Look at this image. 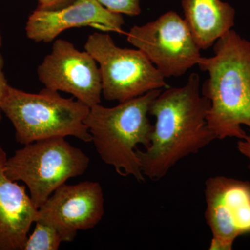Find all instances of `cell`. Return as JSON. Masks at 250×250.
<instances>
[{"instance_id":"cell-1","label":"cell","mask_w":250,"mask_h":250,"mask_svg":"<svg viewBox=\"0 0 250 250\" xmlns=\"http://www.w3.org/2000/svg\"><path fill=\"white\" fill-rule=\"evenodd\" d=\"M209 108L195 72L184 86L161 92L149 108V115L156 118L150 146L145 151L136 149L145 177L159 180L179 161L216 139L207 123Z\"/></svg>"},{"instance_id":"cell-2","label":"cell","mask_w":250,"mask_h":250,"mask_svg":"<svg viewBox=\"0 0 250 250\" xmlns=\"http://www.w3.org/2000/svg\"><path fill=\"white\" fill-rule=\"evenodd\" d=\"M214 56L201 57L197 65L208 73L201 87L210 102L208 126L216 139L247 136L250 129V41L231 29L215 41Z\"/></svg>"},{"instance_id":"cell-3","label":"cell","mask_w":250,"mask_h":250,"mask_svg":"<svg viewBox=\"0 0 250 250\" xmlns=\"http://www.w3.org/2000/svg\"><path fill=\"white\" fill-rule=\"evenodd\" d=\"M161 89L120 103L114 107L100 104L90 108L85 124L100 159L123 177L131 176L139 182L146 177L141 170L136 149L150 146L154 125L149 108Z\"/></svg>"},{"instance_id":"cell-4","label":"cell","mask_w":250,"mask_h":250,"mask_svg":"<svg viewBox=\"0 0 250 250\" xmlns=\"http://www.w3.org/2000/svg\"><path fill=\"white\" fill-rule=\"evenodd\" d=\"M1 110L14 126L16 141L23 146L67 136L92 141L85 124L89 106L75 98H62L58 91L45 88L30 93L9 85Z\"/></svg>"},{"instance_id":"cell-5","label":"cell","mask_w":250,"mask_h":250,"mask_svg":"<svg viewBox=\"0 0 250 250\" xmlns=\"http://www.w3.org/2000/svg\"><path fill=\"white\" fill-rule=\"evenodd\" d=\"M90 159L65 138L40 140L25 145L7 159L6 173L15 182H24L39 208L68 179L85 173Z\"/></svg>"},{"instance_id":"cell-6","label":"cell","mask_w":250,"mask_h":250,"mask_svg":"<svg viewBox=\"0 0 250 250\" xmlns=\"http://www.w3.org/2000/svg\"><path fill=\"white\" fill-rule=\"evenodd\" d=\"M100 65L103 95L123 103L166 86L165 77L139 49L121 48L106 32H94L84 45Z\"/></svg>"},{"instance_id":"cell-7","label":"cell","mask_w":250,"mask_h":250,"mask_svg":"<svg viewBox=\"0 0 250 250\" xmlns=\"http://www.w3.org/2000/svg\"><path fill=\"white\" fill-rule=\"evenodd\" d=\"M127 41L165 78L182 76L202 57L187 22L174 11L144 25L134 26L127 33Z\"/></svg>"},{"instance_id":"cell-8","label":"cell","mask_w":250,"mask_h":250,"mask_svg":"<svg viewBox=\"0 0 250 250\" xmlns=\"http://www.w3.org/2000/svg\"><path fill=\"white\" fill-rule=\"evenodd\" d=\"M205 195V220L212 233L209 250H232L238 237L250 233V182L210 177Z\"/></svg>"},{"instance_id":"cell-9","label":"cell","mask_w":250,"mask_h":250,"mask_svg":"<svg viewBox=\"0 0 250 250\" xmlns=\"http://www.w3.org/2000/svg\"><path fill=\"white\" fill-rule=\"evenodd\" d=\"M37 74L45 88L71 94L90 108L101 103L103 84L96 61L70 41H54L52 52L38 67Z\"/></svg>"},{"instance_id":"cell-10","label":"cell","mask_w":250,"mask_h":250,"mask_svg":"<svg viewBox=\"0 0 250 250\" xmlns=\"http://www.w3.org/2000/svg\"><path fill=\"white\" fill-rule=\"evenodd\" d=\"M104 211L101 185L98 182L85 181L58 188L38 208L36 221L53 227L62 242L70 243L79 231L96 227Z\"/></svg>"},{"instance_id":"cell-11","label":"cell","mask_w":250,"mask_h":250,"mask_svg":"<svg viewBox=\"0 0 250 250\" xmlns=\"http://www.w3.org/2000/svg\"><path fill=\"white\" fill-rule=\"evenodd\" d=\"M122 14L108 11L97 0H76L56 11L35 10L28 18L25 31L36 42H52L62 31L75 27H91L103 32H123Z\"/></svg>"},{"instance_id":"cell-12","label":"cell","mask_w":250,"mask_h":250,"mask_svg":"<svg viewBox=\"0 0 250 250\" xmlns=\"http://www.w3.org/2000/svg\"><path fill=\"white\" fill-rule=\"evenodd\" d=\"M7 159L0 147V250H23L38 209L25 187L6 174Z\"/></svg>"},{"instance_id":"cell-13","label":"cell","mask_w":250,"mask_h":250,"mask_svg":"<svg viewBox=\"0 0 250 250\" xmlns=\"http://www.w3.org/2000/svg\"><path fill=\"white\" fill-rule=\"evenodd\" d=\"M182 7L184 20L201 49L214 45L234 26L235 9L220 0H183Z\"/></svg>"},{"instance_id":"cell-14","label":"cell","mask_w":250,"mask_h":250,"mask_svg":"<svg viewBox=\"0 0 250 250\" xmlns=\"http://www.w3.org/2000/svg\"><path fill=\"white\" fill-rule=\"evenodd\" d=\"M34 231L28 236L23 250H57L62 242L58 231L41 221H36Z\"/></svg>"},{"instance_id":"cell-15","label":"cell","mask_w":250,"mask_h":250,"mask_svg":"<svg viewBox=\"0 0 250 250\" xmlns=\"http://www.w3.org/2000/svg\"><path fill=\"white\" fill-rule=\"evenodd\" d=\"M104 7L113 13L130 16L141 14L140 0H97Z\"/></svg>"},{"instance_id":"cell-16","label":"cell","mask_w":250,"mask_h":250,"mask_svg":"<svg viewBox=\"0 0 250 250\" xmlns=\"http://www.w3.org/2000/svg\"><path fill=\"white\" fill-rule=\"evenodd\" d=\"M76 0H37L36 10L39 11H56L66 7Z\"/></svg>"},{"instance_id":"cell-17","label":"cell","mask_w":250,"mask_h":250,"mask_svg":"<svg viewBox=\"0 0 250 250\" xmlns=\"http://www.w3.org/2000/svg\"><path fill=\"white\" fill-rule=\"evenodd\" d=\"M4 61L2 55L0 54V123L1 121V103H2L3 98H4V94L6 93V88H7L8 82L6 80V77L4 72Z\"/></svg>"},{"instance_id":"cell-18","label":"cell","mask_w":250,"mask_h":250,"mask_svg":"<svg viewBox=\"0 0 250 250\" xmlns=\"http://www.w3.org/2000/svg\"><path fill=\"white\" fill-rule=\"evenodd\" d=\"M237 149L249 160L248 167L250 170V136L247 135L244 139L240 140L237 144Z\"/></svg>"},{"instance_id":"cell-19","label":"cell","mask_w":250,"mask_h":250,"mask_svg":"<svg viewBox=\"0 0 250 250\" xmlns=\"http://www.w3.org/2000/svg\"><path fill=\"white\" fill-rule=\"evenodd\" d=\"M2 45V36H1V30H0V48Z\"/></svg>"}]
</instances>
